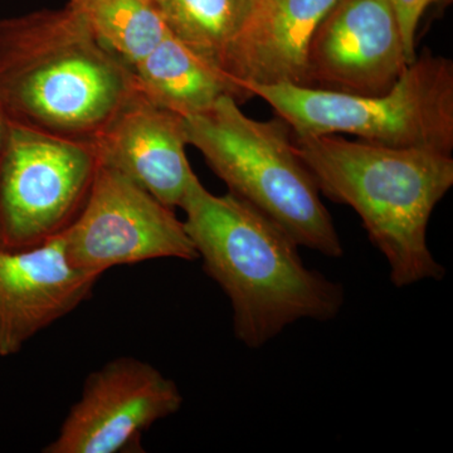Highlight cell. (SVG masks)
Listing matches in <instances>:
<instances>
[{
  "label": "cell",
  "instance_id": "obj_7",
  "mask_svg": "<svg viewBox=\"0 0 453 453\" xmlns=\"http://www.w3.org/2000/svg\"><path fill=\"white\" fill-rule=\"evenodd\" d=\"M61 237L70 264L96 277L151 259H198L174 210L100 163L81 211Z\"/></svg>",
  "mask_w": 453,
  "mask_h": 453
},
{
  "label": "cell",
  "instance_id": "obj_11",
  "mask_svg": "<svg viewBox=\"0 0 453 453\" xmlns=\"http://www.w3.org/2000/svg\"><path fill=\"white\" fill-rule=\"evenodd\" d=\"M98 163L138 184L166 207L180 205L196 173L187 157L184 118L138 88L91 140Z\"/></svg>",
  "mask_w": 453,
  "mask_h": 453
},
{
  "label": "cell",
  "instance_id": "obj_1",
  "mask_svg": "<svg viewBox=\"0 0 453 453\" xmlns=\"http://www.w3.org/2000/svg\"><path fill=\"white\" fill-rule=\"evenodd\" d=\"M179 208L203 270L231 301L235 338L267 344L300 319L329 321L344 305V288L300 257L299 244L250 203L216 196L195 175Z\"/></svg>",
  "mask_w": 453,
  "mask_h": 453
},
{
  "label": "cell",
  "instance_id": "obj_10",
  "mask_svg": "<svg viewBox=\"0 0 453 453\" xmlns=\"http://www.w3.org/2000/svg\"><path fill=\"white\" fill-rule=\"evenodd\" d=\"M98 280L70 264L61 235L31 249H0V357L17 356L74 311Z\"/></svg>",
  "mask_w": 453,
  "mask_h": 453
},
{
  "label": "cell",
  "instance_id": "obj_5",
  "mask_svg": "<svg viewBox=\"0 0 453 453\" xmlns=\"http://www.w3.org/2000/svg\"><path fill=\"white\" fill-rule=\"evenodd\" d=\"M294 135L350 134L395 148L453 149V65L431 52L417 55L395 85L378 95H356L294 85H253Z\"/></svg>",
  "mask_w": 453,
  "mask_h": 453
},
{
  "label": "cell",
  "instance_id": "obj_9",
  "mask_svg": "<svg viewBox=\"0 0 453 453\" xmlns=\"http://www.w3.org/2000/svg\"><path fill=\"white\" fill-rule=\"evenodd\" d=\"M410 65L390 0H338L310 42L303 86L384 94Z\"/></svg>",
  "mask_w": 453,
  "mask_h": 453
},
{
  "label": "cell",
  "instance_id": "obj_3",
  "mask_svg": "<svg viewBox=\"0 0 453 453\" xmlns=\"http://www.w3.org/2000/svg\"><path fill=\"white\" fill-rule=\"evenodd\" d=\"M292 139L320 193L357 211L369 241L388 262L395 288L445 277V267L429 251L427 229L432 211L453 186L451 154L353 142L338 134Z\"/></svg>",
  "mask_w": 453,
  "mask_h": 453
},
{
  "label": "cell",
  "instance_id": "obj_12",
  "mask_svg": "<svg viewBox=\"0 0 453 453\" xmlns=\"http://www.w3.org/2000/svg\"><path fill=\"white\" fill-rule=\"evenodd\" d=\"M338 0H257L251 20L226 56L220 70L241 100L253 85L305 82L312 35Z\"/></svg>",
  "mask_w": 453,
  "mask_h": 453
},
{
  "label": "cell",
  "instance_id": "obj_6",
  "mask_svg": "<svg viewBox=\"0 0 453 453\" xmlns=\"http://www.w3.org/2000/svg\"><path fill=\"white\" fill-rule=\"evenodd\" d=\"M98 166L89 140L8 122L0 149V249L40 246L81 211Z\"/></svg>",
  "mask_w": 453,
  "mask_h": 453
},
{
  "label": "cell",
  "instance_id": "obj_4",
  "mask_svg": "<svg viewBox=\"0 0 453 453\" xmlns=\"http://www.w3.org/2000/svg\"><path fill=\"white\" fill-rule=\"evenodd\" d=\"M184 124L188 145L199 150L231 195L257 208L299 246L330 258L344 255L332 216L285 121L253 120L234 97L223 96Z\"/></svg>",
  "mask_w": 453,
  "mask_h": 453
},
{
  "label": "cell",
  "instance_id": "obj_16",
  "mask_svg": "<svg viewBox=\"0 0 453 453\" xmlns=\"http://www.w3.org/2000/svg\"><path fill=\"white\" fill-rule=\"evenodd\" d=\"M431 2L432 0H390L411 64L417 57V32L419 22Z\"/></svg>",
  "mask_w": 453,
  "mask_h": 453
},
{
  "label": "cell",
  "instance_id": "obj_17",
  "mask_svg": "<svg viewBox=\"0 0 453 453\" xmlns=\"http://www.w3.org/2000/svg\"><path fill=\"white\" fill-rule=\"evenodd\" d=\"M8 130V120L5 118L4 113H3L2 109H0V149H2L3 142H4L5 135H7Z\"/></svg>",
  "mask_w": 453,
  "mask_h": 453
},
{
  "label": "cell",
  "instance_id": "obj_8",
  "mask_svg": "<svg viewBox=\"0 0 453 453\" xmlns=\"http://www.w3.org/2000/svg\"><path fill=\"white\" fill-rule=\"evenodd\" d=\"M178 384L150 363L119 357L89 372L44 453H140L155 423L180 410Z\"/></svg>",
  "mask_w": 453,
  "mask_h": 453
},
{
  "label": "cell",
  "instance_id": "obj_15",
  "mask_svg": "<svg viewBox=\"0 0 453 453\" xmlns=\"http://www.w3.org/2000/svg\"><path fill=\"white\" fill-rule=\"evenodd\" d=\"M98 41L134 67L169 35L154 0H68Z\"/></svg>",
  "mask_w": 453,
  "mask_h": 453
},
{
  "label": "cell",
  "instance_id": "obj_14",
  "mask_svg": "<svg viewBox=\"0 0 453 453\" xmlns=\"http://www.w3.org/2000/svg\"><path fill=\"white\" fill-rule=\"evenodd\" d=\"M170 35L222 67L257 0H154ZM222 71V70H220Z\"/></svg>",
  "mask_w": 453,
  "mask_h": 453
},
{
  "label": "cell",
  "instance_id": "obj_2",
  "mask_svg": "<svg viewBox=\"0 0 453 453\" xmlns=\"http://www.w3.org/2000/svg\"><path fill=\"white\" fill-rule=\"evenodd\" d=\"M135 89L134 68L68 3L0 19V109L11 124L91 142Z\"/></svg>",
  "mask_w": 453,
  "mask_h": 453
},
{
  "label": "cell",
  "instance_id": "obj_13",
  "mask_svg": "<svg viewBox=\"0 0 453 453\" xmlns=\"http://www.w3.org/2000/svg\"><path fill=\"white\" fill-rule=\"evenodd\" d=\"M133 68L140 92L184 119L208 111L223 96L241 100L223 71L170 33Z\"/></svg>",
  "mask_w": 453,
  "mask_h": 453
}]
</instances>
